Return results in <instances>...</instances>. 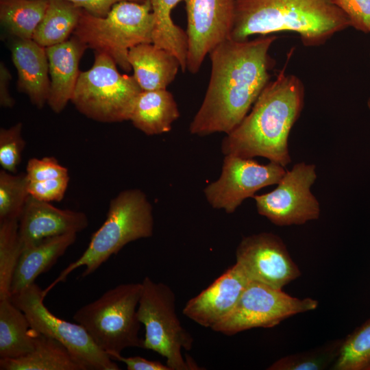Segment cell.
<instances>
[{
	"label": "cell",
	"mask_w": 370,
	"mask_h": 370,
	"mask_svg": "<svg viewBox=\"0 0 370 370\" xmlns=\"http://www.w3.org/2000/svg\"><path fill=\"white\" fill-rule=\"evenodd\" d=\"M277 36L228 38L209 53L211 73L204 98L189 125L191 134H229L249 113L270 82L269 51Z\"/></svg>",
	"instance_id": "obj_1"
},
{
	"label": "cell",
	"mask_w": 370,
	"mask_h": 370,
	"mask_svg": "<svg viewBox=\"0 0 370 370\" xmlns=\"http://www.w3.org/2000/svg\"><path fill=\"white\" fill-rule=\"evenodd\" d=\"M304 95L301 80L281 71L241 123L224 137L222 153L246 158L261 156L287 166L291 162L288 137L301 115Z\"/></svg>",
	"instance_id": "obj_2"
},
{
	"label": "cell",
	"mask_w": 370,
	"mask_h": 370,
	"mask_svg": "<svg viewBox=\"0 0 370 370\" xmlns=\"http://www.w3.org/2000/svg\"><path fill=\"white\" fill-rule=\"evenodd\" d=\"M350 27L345 14L331 0H235L230 38L296 33L305 47H319Z\"/></svg>",
	"instance_id": "obj_3"
},
{
	"label": "cell",
	"mask_w": 370,
	"mask_h": 370,
	"mask_svg": "<svg viewBox=\"0 0 370 370\" xmlns=\"http://www.w3.org/2000/svg\"><path fill=\"white\" fill-rule=\"evenodd\" d=\"M153 225V208L146 195L136 188L121 191L110 201L106 220L92 234L86 250L42 291L44 297L79 267H85L83 277L89 275L127 244L151 237Z\"/></svg>",
	"instance_id": "obj_4"
},
{
	"label": "cell",
	"mask_w": 370,
	"mask_h": 370,
	"mask_svg": "<svg viewBox=\"0 0 370 370\" xmlns=\"http://www.w3.org/2000/svg\"><path fill=\"white\" fill-rule=\"evenodd\" d=\"M153 14L149 0L123 1L115 3L107 15L96 16L82 9L73 35L88 48L108 53L126 72L132 70L130 49L152 43Z\"/></svg>",
	"instance_id": "obj_5"
},
{
	"label": "cell",
	"mask_w": 370,
	"mask_h": 370,
	"mask_svg": "<svg viewBox=\"0 0 370 370\" xmlns=\"http://www.w3.org/2000/svg\"><path fill=\"white\" fill-rule=\"evenodd\" d=\"M141 291V283L121 284L79 308L73 318L109 357L126 348H143L137 316Z\"/></svg>",
	"instance_id": "obj_6"
},
{
	"label": "cell",
	"mask_w": 370,
	"mask_h": 370,
	"mask_svg": "<svg viewBox=\"0 0 370 370\" xmlns=\"http://www.w3.org/2000/svg\"><path fill=\"white\" fill-rule=\"evenodd\" d=\"M108 53L95 51L90 69L80 71L71 101L86 117L102 123L128 121L142 91L133 75H123Z\"/></svg>",
	"instance_id": "obj_7"
},
{
	"label": "cell",
	"mask_w": 370,
	"mask_h": 370,
	"mask_svg": "<svg viewBox=\"0 0 370 370\" xmlns=\"http://www.w3.org/2000/svg\"><path fill=\"white\" fill-rule=\"evenodd\" d=\"M141 284L137 316L145 330L143 349L165 358L171 370L198 369L183 357L182 349L191 350L194 339L177 315L174 291L169 285L149 277Z\"/></svg>",
	"instance_id": "obj_8"
},
{
	"label": "cell",
	"mask_w": 370,
	"mask_h": 370,
	"mask_svg": "<svg viewBox=\"0 0 370 370\" xmlns=\"http://www.w3.org/2000/svg\"><path fill=\"white\" fill-rule=\"evenodd\" d=\"M42 291L36 283L10 296L27 317L32 328L62 344L84 370H119L120 368L93 341L85 328L56 317L45 306Z\"/></svg>",
	"instance_id": "obj_9"
},
{
	"label": "cell",
	"mask_w": 370,
	"mask_h": 370,
	"mask_svg": "<svg viewBox=\"0 0 370 370\" xmlns=\"http://www.w3.org/2000/svg\"><path fill=\"white\" fill-rule=\"evenodd\" d=\"M318 301L299 299L258 282L251 281L233 310L212 330L234 335L255 328H272L283 320L315 310Z\"/></svg>",
	"instance_id": "obj_10"
},
{
	"label": "cell",
	"mask_w": 370,
	"mask_h": 370,
	"mask_svg": "<svg viewBox=\"0 0 370 370\" xmlns=\"http://www.w3.org/2000/svg\"><path fill=\"white\" fill-rule=\"evenodd\" d=\"M316 179L314 164H294L275 189L253 197L258 214L278 226L303 225L318 219L319 203L310 191Z\"/></svg>",
	"instance_id": "obj_11"
},
{
	"label": "cell",
	"mask_w": 370,
	"mask_h": 370,
	"mask_svg": "<svg viewBox=\"0 0 370 370\" xmlns=\"http://www.w3.org/2000/svg\"><path fill=\"white\" fill-rule=\"evenodd\" d=\"M286 172L285 166L273 162L260 164L253 158L226 155L219 177L204 193L213 208L231 214L260 189L278 184Z\"/></svg>",
	"instance_id": "obj_12"
},
{
	"label": "cell",
	"mask_w": 370,
	"mask_h": 370,
	"mask_svg": "<svg viewBox=\"0 0 370 370\" xmlns=\"http://www.w3.org/2000/svg\"><path fill=\"white\" fill-rule=\"evenodd\" d=\"M187 18V70L196 74L210 51L230 38L235 0H184Z\"/></svg>",
	"instance_id": "obj_13"
},
{
	"label": "cell",
	"mask_w": 370,
	"mask_h": 370,
	"mask_svg": "<svg viewBox=\"0 0 370 370\" xmlns=\"http://www.w3.org/2000/svg\"><path fill=\"white\" fill-rule=\"evenodd\" d=\"M236 260L251 281L278 289L301 275L282 238L270 232L243 238L236 250Z\"/></svg>",
	"instance_id": "obj_14"
},
{
	"label": "cell",
	"mask_w": 370,
	"mask_h": 370,
	"mask_svg": "<svg viewBox=\"0 0 370 370\" xmlns=\"http://www.w3.org/2000/svg\"><path fill=\"white\" fill-rule=\"evenodd\" d=\"M250 282L236 263L190 299L182 312L197 324L212 329L233 310Z\"/></svg>",
	"instance_id": "obj_15"
},
{
	"label": "cell",
	"mask_w": 370,
	"mask_h": 370,
	"mask_svg": "<svg viewBox=\"0 0 370 370\" xmlns=\"http://www.w3.org/2000/svg\"><path fill=\"white\" fill-rule=\"evenodd\" d=\"M88 225V219L84 212L60 209L29 195L18 219L22 249L29 248L47 238L77 234Z\"/></svg>",
	"instance_id": "obj_16"
},
{
	"label": "cell",
	"mask_w": 370,
	"mask_h": 370,
	"mask_svg": "<svg viewBox=\"0 0 370 370\" xmlns=\"http://www.w3.org/2000/svg\"><path fill=\"white\" fill-rule=\"evenodd\" d=\"M12 60L17 75V88L31 103L42 108L50 92L49 62L46 48L33 39L14 37L10 46Z\"/></svg>",
	"instance_id": "obj_17"
},
{
	"label": "cell",
	"mask_w": 370,
	"mask_h": 370,
	"mask_svg": "<svg viewBox=\"0 0 370 370\" xmlns=\"http://www.w3.org/2000/svg\"><path fill=\"white\" fill-rule=\"evenodd\" d=\"M87 45L73 36L66 41L46 47L50 76L47 104L61 112L71 100L80 71L79 61Z\"/></svg>",
	"instance_id": "obj_18"
},
{
	"label": "cell",
	"mask_w": 370,
	"mask_h": 370,
	"mask_svg": "<svg viewBox=\"0 0 370 370\" xmlns=\"http://www.w3.org/2000/svg\"><path fill=\"white\" fill-rule=\"evenodd\" d=\"M127 60L142 90L166 89L181 70L174 55L153 43H143L131 48Z\"/></svg>",
	"instance_id": "obj_19"
},
{
	"label": "cell",
	"mask_w": 370,
	"mask_h": 370,
	"mask_svg": "<svg viewBox=\"0 0 370 370\" xmlns=\"http://www.w3.org/2000/svg\"><path fill=\"white\" fill-rule=\"evenodd\" d=\"M76 233H69L45 238L35 245L23 249L16 267L11 295L35 283V280L47 271L71 246Z\"/></svg>",
	"instance_id": "obj_20"
},
{
	"label": "cell",
	"mask_w": 370,
	"mask_h": 370,
	"mask_svg": "<svg viewBox=\"0 0 370 370\" xmlns=\"http://www.w3.org/2000/svg\"><path fill=\"white\" fill-rule=\"evenodd\" d=\"M177 104L167 90H142L138 95L130 121L138 130L148 136L169 132L180 117Z\"/></svg>",
	"instance_id": "obj_21"
},
{
	"label": "cell",
	"mask_w": 370,
	"mask_h": 370,
	"mask_svg": "<svg viewBox=\"0 0 370 370\" xmlns=\"http://www.w3.org/2000/svg\"><path fill=\"white\" fill-rule=\"evenodd\" d=\"M0 369L84 370L62 344L36 331L34 349L20 358L0 359Z\"/></svg>",
	"instance_id": "obj_22"
},
{
	"label": "cell",
	"mask_w": 370,
	"mask_h": 370,
	"mask_svg": "<svg viewBox=\"0 0 370 370\" xmlns=\"http://www.w3.org/2000/svg\"><path fill=\"white\" fill-rule=\"evenodd\" d=\"M35 331L25 314L11 300L0 299V359L22 357L34 347Z\"/></svg>",
	"instance_id": "obj_23"
},
{
	"label": "cell",
	"mask_w": 370,
	"mask_h": 370,
	"mask_svg": "<svg viewBox=\"0 0 370 370\" xmlns=\"http://www.w3.org/2000/svg\"><path fill=\"white\" fill-rule=\"evenodd\" d=\"M153 14L152 43L174 55L181 71L187 69L188 36L186 32L175 25L171 12L182 0H149Z\"/></svg>",
	"instance_id": "obj_24"
},
{
	"label": "cell",
	"mask_w": 370,
	"mask_h": 370,
	"mask_svg": "<svg viewBox=\"0 0 370 370\" xmlns=\"http://www.w3.org/2000/svg\"><path fill=\"white\" fill-rule=\"evenodd\" d=\"M82 10L66 0H49L32 39L45 48L66 41L75 29Z\"/></svg>",
	"instance_id": "obj_25"
},
{
	"label": "cell",
	"mask_w": 370,
	"mask_h": 370,
	"mask_svg": "<svg viewBox=\"0 0 370 370\" xmlns=\"http://www.w3.org/2000/svg\"><path fill=\"white\" fill-rule=\"evenodd\" d=\"M49 0H1V25L14 37L32 39Z\"/></svg>",
	"instance_id": "obj_26"
},
{
	"label": "cell",
	"mask_w": 370,
	"mask_h": 370,
	"mask_svg": "<svg viewBox=\"0 0 370 370\" xmlns=\"http://www.w3.org/2000/svg\"><path fill=\"white\" fill-rule=\"evenodd\" d=\"M22 250L18 221H0V299L11 296L12 278Z\"/></svg>",
	"instance_id": "obj_27"
},
{
	"label": "cell",
	"mask_w": 370,
	"mask_h": 370,
	"mask_svg": "<svg viewBox=\"0 0 370 370\" xmlns=\"http://www.w3.org/2000/svg\"><path fill=\"white\" fill-rule=\"evenodd\" d=\"M369 367L370 319L343 340L332 369L367 370Z\"/></svg>",
	"instance_id": "obj_28"
},
{
	"label": "cell",
	"mask_w": 370,
	"mask_h": 370,
	"mask_svg": "<svg viewBox=\"0 0 370 370\" xmlns=\"http://www.w3.org/2000/svg\"><path fill=\"white\" fill-rule=\"evenodd\" d=\"M28 184L26 173L0 171V221H18L29 195Z\"/></svg>",
	"instance_id": "obj_29"
},
{
	"label": "cell",
	"mask_w": 370,
	"mask_h": 370,
	"mask_svg": "<svg viewBox=\"0 0 370 370\" xmlns=\"http://www.w3.org/2000/svg\"><path fill=\"white\" fill-rule=\"evenodd\" d=\"M343 340L332 341L312 351L284 356L273 362L271 370H321L336 360Z\"/></svg>",
	"instance_id": "obj_30"
},
{
	"label": "cell",
	"mask_w": 370,
	"mask_h": 370,
	"mask_svg": "<svg viewBox=\"0 0 370 370\" xmlns=\"http://www.w3.org/2000/svg\"><path fill=\"white\" fill-rule=\"evenodd\" d=\"M21 122L0 130V164L3 169L16 173L21 162L25 141L22 136Z\"/></svg>",
	"instance_id": "obj_31"
},
{
	"label": "cell",
	"mask_w": 370,
	"mask_h": 370,
	"mask_svg": "<svg viewBox=\"0 0 370 370\" xmlns=\"http://www.w3.org/2000/svg\"><path fill=\"white\" fill-rule=\"evenodd\" d=\"M26 175L29 182H39L68 176L66 167L54 157L33 158L28 160Z\"/></svg>",
	"instance_id": "obj_32"
},
{
	"label": "cell",
	"mask_w": 370,
	"mask_h": 370,
	"mask_svg": "<svg viewBox=\"0 0 370 370\" xmlns=\"http://www.w3.org/2000/svg\"><path fill=\"white\" fill-rule=\"evenodd\" d=\"M347 16L350 27L370 33V0H331Z\"/></svg>",
	"instance_id": "obj_33"
},
{
	"label": "cell",
	"mask_w": 370,
	"mask_h": 370,
	"mask_svg": "<svg viewBox=\"0 0 370 370\" xmlns=\"http://www.w3.org/2000/svg\"><path fill=\"white\" fill-rule=\"evenodd\" d=\"M69 175L39 182H29L28 192L32 197L46 202L60 201L64 197Z\"/></svg>",
	"instance_id": "obj_34"
},
{
	"label": "cell",
	"mask_w": 370,
	"mask_h": 370,
	"mask_svg": "<svg viewBox=\"0 0 370 370\" xmlns=\"http://www.w3.org/2000/svg\"><path fill=\"white\" fill-rule=\"evenodd\" d=\"M110 358L114 361L125 363L127 370H171L166 364L140 356L123 357L121 354H113L110 356Z\"/></svg>",
	"instance_id": "obj_35"
},
{
	"label": "cell",
	"mask_w": 370,
	"mask_h": 370,
	"mask_svg": "<svg viewBox=\"0 0 370 370\" xmlns=\"http://www.w3.org/2000/svg\"><path fill=\"white\" fill-rule=\"evenodd\" d=\"M80 7L91 14L103 17L107 15L112 7L123 1L144 2L146 0H66Z\"/></svg>",
	"instance_id": "obj_36"
},
{
	"label": "cell",
	"mask_w": 370,
	"mask_h": 370,
	"mask_svg": "<svg viewBox=\"0 0 370 370\" xmlns=\"http://www.w3.org/2000/svg\"><path fill=\"white\" fill-rule=\"evenodd\" d=\"M11 73L3 62L0 63V104L3 108H12L15 101L10 93Z\"/></svg>",
	"instance_id": "obj_37"
},
{
	"label": "cell",
	"mask_w": 370,
	"mask_h": 370,
	"mask_svg": "<svg viewBox=\"0 0 370 370\" xmlns=\"http://www.w3.org/2000/svg\"><path fill=\"white\" fill-rule=\"evenodd\" d=\"M367 106L369 107V109L370 110V97L369 98V99L367 101Z\"/></svg>",
	"instance_id": "obj_38"
},
{
	"label": "cell",
	"mask_w": 370,
	"mask_h": 370,
	"mask_svg": "<svg viewBox=\"0 0 370 370\" xmlns=\"http://www.w3.org/2000/svg\"><path fill=\"white\" fill-rule=\"evenodd\" d=\"M367 370H370V367H369L368 368V369H367Z\"/></svg>",
	"instance_id": "obj_39"
}]
</instances>
